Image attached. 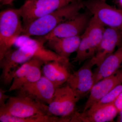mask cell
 Returning <instances> with one entry per match:
<instances>
[{
	"label": "cell",
	"mask_w": 122,
	"mask_h": 122,
	"mask_svg": "<svg viewBox=\"0 0 122 122\" xmlns=\"http://www.w3.org/2000/svg\"><path fill=\"white\" fill-rule=\"evenodd\" d=\"M89 13H79L72 19L59 24L48 34L38 37L46 43L48 39L54 36L65 37L81 36L87 28L90 20Z\"/></svg>",
	"instance_id": "obj_10"
},
{
	"label": "cell",
	"mask_w": 122,
	"mask_h": 122,
	"mask_svg": "<svg viewBox=\"0 0 122 122\" xmlns=\"http://www.w3.org/2000/svg\"><path fill=\"white\" fill-rule=\"evenodd\" d=\"M119 116L117 120V122H122V108L119 112Z\"/></svg>",
	"instance_id": "obj_25"
},
{
	"label": "cell",
	"mask_w": 122,
	"mask_h": 122,
	"mask_svg": "<svg viewBox=\"0 0 122 122\" xmlns=\"http://www.w3.org/2000/svg\"><path fill=\"white\" fill-rule=\"evenodd\" d=\"M75 0H26L20 8L23 30L35 20Z\"/></svg>",
	"instance_id": "obj_4"
},
{
	"label": "cell",
	"mask_w": 122,
	"mask_h": 122,
	"mask_svg": "<svg viewBox=\"0 0 122 122\" xmlns=\"http://www.w3.org/2000/svg\"><path fill=\"white\" fill-rule=\"evenodd\" d=\"M19 9H8L0 12V61L22 34Z\"/></svg>",
	"instance_id": "obj_2"
},
{
	"label": "cell",
	"mask_w": 122,
	"mask_h": 122,
	"mask_svg": "<svg viewBox=\"0 0 122 122\" xmlns=\"http://www.w3.org/2000/svg\"><path fill=\"white\" fill-rule=\"evenodd\" d=\"M42 73L57 87L66 82L71 74L69 61H54L44 64Z\"/></svg>",
	"instance_id": "obj_15"
},
{
	"label": "cell",
	"mask_w": 122,
	"mask_h": 122,
	"mask_svg": "<svg viewBox=\"0 0 122 122\" xmlns=\"http://www.w3.org/2000/svg\"><path fill=\"white\" fill-rule=\"evenodd\" d=\"M15 0H0V4L2 5H12Z\"/></svg>",
	"instance_id": "obj_24"
},
{
	"label": "cell",
	"mask_w": 122,
	"mask_h": 122,
	"mask_svg": "<svg viewBox=\"0 0 122 122\" xmlns=\"http://www.w3.org/2000/svg\"><path fill=\"white\" fill-rule=\"evenodd\" d=\"M0 122H67L66 118L60 117L53 115H38L20 118L10 115H0Z\"/></svg>",
	"instance_id": "obj_20"
},
{
	"label": "cell",
	"mask_w": 122,
	"mask_h": 122,
	"mask_svg": "<svg viewBox=\"0 0 122 122\" xmlns=\"http://www.w3.org/2000/svg\"><path fill=\"white\" fill-rule=\"evenodd\" d=\"M5 92L2 88L0 89V107L4 106L9 98L10 96L5 94Z\"/></svg>",
	"instance_id": "obj_22"
},
{
	"label": "cell",
	"mask_w": 122,
	"mask_h": 122,
	"mask_svg": "<svg viewBox=\"0 0 122 122\" xmlns=\"http://www.w3.org/2000/svg\"><path fill=\"white\" fill-rule=\"evenodd\" d=\"M105 28V26L97 18L92 15L85 32L96 52L102 39Z\"/></svg>",
	"instance_id": "obj_19"
},
{
	"label": "cell",
	"mask_w": 122,
	"mask_h": 122,
	"mask_svg": "<svg viewBox=\"0 0 122 122\" xmlns=\"http://www.w3.org/2000/svg\"><path fill=\"white\" fill-rule=\"evenodd\" d=\"M34 57V51L29 46L24 45L17 49L9 50L0 61L1 79L4 83H12L17 70L22 64Z\"/></svg>",
	"instance_id": "obj_6"
},
{
	"label": "cell",
	"mask_w": 122,
	"mask_h": 122,
	"mask_svg": "<svg viewBox=\"0 0 122 122\" xmlns=\"http://www.w3.org/2000/svg\"><path fill=\"white\" fill-rule=\"evenodd\" d=\"M119 112L114 102L102 105L94 104L82 112H75L70 116L69 122H111L113 121Z\"/></svg>",
	"instance_id": "obj_9"
},
{
	"label": "cell",
	"mask_w": 122,
	"mask_h": 122,
	"mask_svg": "<svg viewBox=\"0 0 122 122\" xmlns=\"http://www.w3.org/2000/svg\"><path fill=\"white\" fill-rule=\"evenodd\" d=\"M45 42L38 37L37 39H32L29 37L21 35L15 44L20 46L27 45L33 49L35 57L44 62V64L54 61H69L61 57L53 51L46 49L44 46Z\"/></svg>",
	"instance_id": "obj_16"
},
{
	"label": "cell",
	"mask_w": 122,
	"mask_h": 122,
	"mask_svg": "<svg viewBox=\"0 0 122 122\" xmlns=\"http://www.w3.org/2000/svg\"><path fill=\"white\" fill-rule=\"evenodd\" d=\"M122 92V83L118 85L104 97L94 104L102 105L113 102Z\"/></svg>",
	"instance_id": "obj_21"
},
{
	"label": "cell",
	"mask_w": 122,
	"mask_h": 122,
	"mask_svg": "<svg viewBox=\"0 0 122 122\" xmlns=\"http://www.w3.org/2000/svg\"><path fill=\"white\" fill-rule=\"evenodd\" d=\"M122 83V68L94 85L85 104L83 111L100 101L118 85Z\"/></svg>",
	"instance_id": "obj_14"
},
{
	"label": "cell",
	"mask_w": 122,
	"mask_h": 122,
	"mask_svg": "<svg viewBox=\"0 0 122 122\" xmlns=\"http://www.w3.org/2000/svg\"><path fill=\"white\" fill-rule=\"evenodd\" d=\"M122 64V44L115 52L107 57L93 72L95 84L115 73Z\"/></svg>",
	"instance_id": "obj_18"
},
{
	"label": "cell",
	"mask_w": 122,
	"mask_h": 122,
	"mask_svg": "<svg viewBox=\"0 0 122 122\" xmlns=\"http://www.w3.org/2000/svg\"><path fill=\"white\" fill-rule=\"evenodd\" d=\"M84 7L106 27L122 32V10L107 3L106 0H87L83 1Z\"/></svg>",
	"instance_id": "obj_5"
},
{
	"label": "cell",
	"mask_w": 122,
	"mask_h": 122,
	"mask_svg": "<svg viewBox=\"0 0 122 122\" xmlns=\"http://www.w3.org/2000/svg\"><path fill=\"white\" fill-rule=\"evenodd\" d=\"M74 92L67 84L57 87L52 102L48 106L52 115L63 118H69L75 111L78 102Z\"/></svg>",
	"instance_id": "obj_7"
},
{
	"label": "cell",
	"mask_w": 122,
	"mask_h": 122,
	"mask_svg": "<svg viewBox=\"0 0 122 122\" xmlns=\"http://www.w3.org/2000/svg\"><path fill=\"white\" fill-rule=\"evenodd\" d=\"M26 118L38 115H52L48 106L29 96L18 94L10 96L5 105L0 107V115Z\"/></svg>",
	"instance_id": "obj_3"
},
{
	"label": "cell",
	"mask_w": 122,
	"mask_h": 122,
	"mask_svg": "<svg viewBox=\"0 0 122 122\" xmlns=\"http://www.w3.org/2000/svg\"><path fill=\"white\" fill-rule=\"evenodd\" d=\"M56 88L51 81L42 75L36 81L22 85L18 90V94L29 96L48 105L52 102Z\"/></svg>",
	"instance_id": "obj_11"
},
{
	"label": "cell",
	"mask_w": 122,
	"mask_h": 122,
	"mask_svg": "<svg viewBox=\"0 0 122 122\" xmlns=\"http://www.w3.org/2000/svg\"><path fill=\"white\" fill-rule=\"evenodd\" d=\"M84 7L82 0H75L47 15L38 18L23 30L21 35L45 36L58 25L72 19L80 13Z\"/></svg>",
	"instance_id": "obj_1"
},
{
	"label": "cell",
	"mask_w": 122,
	"mask_h": 122,
	"mask_svg": "<svg viewBox=\"0 0 122 122\" xmlns=\"http://www.w3.org/2000/svg\"><path fill=\"white\" fill-rule=\"evenodd\" d=\"M81 40V36L70 37L54 36L48 39L46 45L51 49L59 56L69 60L71 54L76 52Z\"/></svg>",
	"instance_id": "obj_17"
},
{
	"label": "cell",
	"mask_w": 122,
	"mask_h": 122,
	"mask_svg": "<svg viewBox=\"0 0 122 122\" xmlns=\"http://www.w3.org/2000/svg\"><path fill=\"white\" fill-rule=\"evenodd\" d=\"M44 64V62L34 57L22 64L14 75L9 91L18 90L25 83L38 81L42 76L41 66Z\"/></svg>",
	"instance_id": "obj_12"
},
{
	"label": "cell",
	"mask_w": 122,
	"mask_h": 122,
	"mask_svg": "<svg viewBox=\"0 0 122 122\" xmlns=\"http://www.w3.org/2000/svg\"><path fill=\"white\" fill-rule=\"evenodd\" d=\"M122 44V32L116 29L106 27L102 41L91 58L94 65H100L106 58L114 52L117 46Z\"/></svg>",
	"instance_id": "obj_13"
},
{
	"label": "cell",
	"mask_w": 122,
	"mask_h": 122,
	"mask_svg": "<svg viewBox=\"0 0 122 122\" xmlns=\"http://www.w3.org/2000/svg\"><path fill=\"white\" fill-rule=\"evenodd\" d=\"M91 58L84 62L77 71L71 74L66 83L72 89L78 101L90 93L95 84Z\"/></svg>",
	"instance_id": "obj_8"
},
{
	"label": "cell",
	"mask_w": 122,
	"mask_h": 122,
	"mask_svg": "<svg viewBox=\"0 0 122 122\" xmlns=\"http://www.w3.org/2000/svg\"><path fill=\"white\" fill-rule=\"evenodd\" d=\"M114 103L119 111L122 108V92L114 101Z\"/></svg>",
	"instance_id": "obj_23"
},
{
	"label": "cell",
	"mask_w": 122,
	"mask_h": 122,
	"mask_svg": "<svg viewBox=\"0 0 122 122\" xmlns=\"http://www.w3.org/2000/svg\"><path fill=\"white\" fill-rule=\"evenodd\" d=\"M116 3L119 7V8L122 10V0H116Z\"/></svg>",
	"instance_id": "obj_26"
}]
</instances>
